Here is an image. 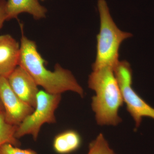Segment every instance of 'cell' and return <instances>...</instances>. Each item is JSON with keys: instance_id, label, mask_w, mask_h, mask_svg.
Masks as SVG:
<instances>
[{"instance_id": "cell-1", "label": "cell", "mask_w": 154, "mask_h": 154, "mask_svg": "<svg viewBox=\"0 0 154 154\" xmlns=\"http://www.w3.org/2000/svg\"><path fill=\"white\" fill-rule=\"evenodd\" d=\"M20 48L19 66L25 69L45 91L49 94L60 95L71 91L82 97L84 96L82 88L71 72L59 64L55 65L53 71L46 68V61L38 52L35 42L22 34Z\"/></svg>"}, {"instance_id": "cell-2", "label": "cell", "mask_w": 154, "mask_h": 154, "mask_svg": "<svg viewBox=\"0 0 154 154\" xmlns=\"http://www.w3.org/2000/svg\"><path fill=\"white\" fill-rule=\"evenodd\" d=\"M88 79V87L95 91L91 107L97 124L116 126L122 119L119 110L124 104L113 69L109 67L94 70Z\"/></svg>"}, {"instance_id": "cell-3", "label": "cell", "mask_w": 154, "mask_h": 154, "mask_svg": "<svg viewBox=\"0 0 154 154\" xmlns=\"http://www.w3.org/2000/svg\"><path fill=\"white\" fill-rule=\"evenodd\" d=\"M98 8L100 30L97 36L96 60L92 65V69L105 67L114 69L119 62V51L122 43L132 34L122 31L116 25L105 0H98Z\"/></svg>"}, {"instance_id": "cell-4", "label": "cell", "mask_w": 154, "mask_h": 154, "mask_svg": "<svg viewBox=\"0 0 154 154\" xmlns=\"http://www.w3.org/2000/svg\"><path fill=\"white\" fill-rule=\"evenodd\" d=\"M60 94H52L39 91L36 96V105L34 110L17 127L15 137L19 139L24 136L31 135L36 141L41 127L45 123L56 122L55 111L60 103Z\"/></svg>"}, {"instance_id": "cell-5", "label": "cell", "mask_w": 154, "mask_h": 154, "mask_svg": "<svg viewBox=\"0 0 154 154\" xmlns=\"http://www.w3.org/2000/svg\"><path fill=\"white\" fill-rule=\"evenodd\" d=\"M126 109L133 119L136 128L139 127L143 119H154V108L149 105L132 88V70L126 60L119 61L114 69Z\"/></svg>"}, {"instance_id": "cell-6", "label": "cell", "mask_w": 154, "mask_h": 154, "mask_svg": "<svg viewBox=\"0 0 154 154\" xmlns=\"http://www.w3.org/2000/svg\"><path fill=\"white\" fill-rule=\"evenodd\" d=\"M0 102L4 108L6 122L16 126H19L34 109L15 94L5 77H0Z\"/></svg>"}, {"instance_id": "cell-7", "label": "cell", "mask_w": 154, "mask_h": 154, "mask_svg": "<svg viewBox=\"0 0 154 154\" xmlns=\"http://www.w3.org/2000/svg\"><path fill=\"white\" fill-rule=\"evenodd\" d=\"M7 79L15 94L23 102L35 108L38 86L28 72L18 66Z\"/></svg>"}, {"instance_id": "cell-8", "label": "cell", "mask_w": 154, "mask_h": 154, "mask_svg": "<svg viewBox=\"0 0 154 154\" xmlns=\"http://www.w3.org/2000/svg\"><path fill=\"white\" fill-rule=\"evenodd\" d=\"M20 45L9 34L0 36V77L8 78L19 66Z\"/></svg>"}, {"instance_id": "cell-9", "label": "cell", "mask_w": 154, "mask_h": 154, "mask_svg": "<svg viewBox=\"0 0 154 154\" xmlns=\"http://www.w3.org/2000/svg\"><path fill=\"white\" fill-rule=\"evenodd\" d=\"M6 21L17 19L19 14L27 13L36 20L46 17L47 10L38 0H8L6 4Z\"/></svg>"}, {"instance_id": "cell-10", "label": "cell", "mask_w": 154, "mask_h": 154, "mask_svg": "<svg viewBox=\"0 0 154 154\" xmlns=\"http://www.w3.org/2000/svg\"><path fill=\"white\" fill-rule=\"evenodd\" d=\"M82 143V137L79 133L73 130H68L56 136L53 146L58 154H68L77 150Z\"/></svg>"}, {"instance_id": "cell-11", "label": "cell", "mask_w": 154, "mask_h": 154, "mask_svg": "<svg viewBox=\"0 0 154 154\" xmlns=\"http://www.w3.org/2000/svg\"><path fill=\"white\" fill-rule=\"evenodd\" d=\"M17 126L7 123L4 112L0 113V147L10 143L16 147L21 146V143L15 137Z\"/></svg>"}, {"instance_id": "cell-12", "label": "cell", "mask_w": 154, "mask_h": 154, "mask_svg": "<svg viewBox=\"0 0 154 154\" xmlns=\"http://www.w3.org/2000/svg\"><path fill=\"white\" fill-rule=\"evenodd\" d=\"M87 154H116L102 133L89 144Z\"/></svg>"}, {"instance_id": "cell-13", "label": "cell", "mask_w": 154, "mask_h": 154, "mask_svg": "<svg viewBox=\"0 0 154 154\" xmlns=\"http://www.w3.org/2000/svg\"><path fill=\"white\" fill-rule=\"evenodd\" d=\"M0 154H37L31 149H21L10 143H5L0 147Z\"/></svg>"}, {"instance_id": "cell-14", "label": "cell", "mask_w": 154, "mask_h": 154, "mask_svg": "<svg viewBox=\"0 0 154 154\" xmlns=\"http://www.w3.org/2000/svg\"><path fill=\"white\" fill-rule=\"evenodd\" d=\"M6 0H0V30L6 21Z\"/></svg>"}, {"instance_id": "cell-15", "label": "cell", "mask_w": 154, "mask_h": 154, "mask_svg": "<svg viewBox=\"0 0 154 154\" xmlns=\"http://www.w3.org/2000/svg\"><path fill=\"white\" fill-rule=\"evenodd\" d=\"M0 110H1V111H4V108H3V105H2L1 102H0Z\"/></svg>"}, {"instance_id": "cell-16", "label": "cell", "mask_w": 154, "mask_h": 154, "mask_svg": "<svg viewBox=\"0 0 154 154\" xmlns=\"http://www.w3.org/2000/svg\"><path fill=\"white\" fill-rule=\"evenodd\" d=\"M4 112V111H1V110H0V113H1V112Z\"/></svg>"}, {"instance_id": "cell-17", "label": "cell", "mask_w": 154, "mask_h": 154, "mask_svg": "<svg viewBox=\"0 0 154 154\" xmlns=\"http://www.w3.org/2000/svg\"><path fill=\"white\" fill-rule=\"evenodd\" d=\"M41 1H45V0H41Z\"/></svg>"}]
</instances>
